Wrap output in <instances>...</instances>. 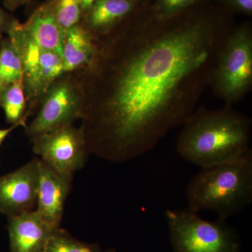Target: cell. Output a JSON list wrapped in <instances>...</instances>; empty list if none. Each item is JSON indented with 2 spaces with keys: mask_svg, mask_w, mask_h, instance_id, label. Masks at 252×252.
<instances>
[{
  "mask_svg": "<svg viewBox=\"0 0 252 252\" xmlns=\"http://www.w3.org/2000/svg\"><path fill=\"white\" fill-rule=\"evenodd\" d=\"M234 14L205 1L168 18L149 0L125 22L95 38L82 87L81 127L89 154L114 162L153 149L183 125L210 86Z\"/></svg>",
  "mask_w": 252,
  "mask_h": 252,
  "instance_id": "cell-1",
  "label": "cell"
},
{
  "mask_svg": "<svg viewBox=\"0 0 252 252\" xmlns=\"http://www.w3.org/2000/svg\"><path fill=\"white\" fill-rule=\"evenodd\" d=\"M182 126L177 152L201 168L230 161L251 150L252 119L233 106L197 107Z\"/></svg>",
  "mask_w": 252,
  "mask_h": 252,
  "instance_id": "cell-2",
  "label": "cell"
},
{
  "mask_svg": "<svg viewBox=\"0 0 252 252\" xmlns=\"http://www.w3.org/2000/svg\"><path fill=\"white\" fill-rule=\"evenodd\" d=\"M189 208L209 210L225 220L245 210L252 201V149L230 161L203 167L189 182Z\"/></svg>",
  "mask_w": 252,
  "mask_h": 252,
  "instance_id": "cell-3",
  "label": "cell"
},
{
  "mask_svg": "<svg viewBox=\"0 0 252 252\" xmlns=\"http://www.w3.org/2000/svg\"><path fill=\"white\" fill-rule=\"evenodd\" d=\"M252 86V25H235L220 49L212 69L210 86L225 105L233 106Z\"/></svg>",
  "mask_w": 252,
  "mask_h": 252,
  "instance_id": "cell-4",
  "label": "cell"
},
{
  "mask_svg": "<svg viewBox=\"0 0 252 252\" xmlns=\"http://www.w3.org/2000/svg\"><path fill=\"white\" fill-rule=\"evenodd\" d=\"M165 220L175 252H239L238 233L225 220H205L190 208L167 210Z\"/></svg>",
  "mask_w": 252,
  "mask_h": 252,
  "instance_id": "cell-5",
  "label": "cell"
},
{
  "mask_svg": "<svg viewBox=\"0 0 252 252\" xmlns=\"http://www.w3.org/2000/svg\"><path fill=\"white\" fill-rule=\"evenodd\" d=\"M9 36L16 46L22 66L23 83L27 101L26 119L37 112L41 99L51 84L64 74L59 54L41 48L18 21Z\"/></svg>",
  "mask_w": 252,
  "mask_h": 252,
  "instance_id": "cell-6",
  "label": "cell"
},
{
  "mask_svg": "<svg viewBox=\"0 0 252 252\" xmlns=\"http://www.w3.org/2000/svg\"><path fill=\"white\" fill-rule=\"evenodd\" d=\"M84 94L75 72L64 73L51 84L41 99L35 117L26 127L30 140L82 119Z\"/></svg>",
  "mask_w": 252,
  "mask_h": 252,
  "instance_id": "cell-7",
  "label": "cell"
},
{
  "mask_svg": "<svg viewBox=\"0 0 252 252\" xmlns=\"http://www.w3.org/2000/svg\"><path fill=\"white\" fill-rule=\"evenodd\" d=\"M34 153L58 171L74 175L85 165L89 152L81 127L66 124L31 140Z\"/></svg>",
  "mask_w": 252,
  "mask_h": 252,
  "instance_id": "cell-8",
  "label": "cell"
},
{
  "mask_svg": "<svg viewBox=\"0 0 252 252\" xmlns=\"http://www.w3.org/2000/svg\"><path fill=\"white\" fill-rule=\"evenodd\" d=\"M39 158L0 176V213L9 217L35 209L39 185Z\"/></svg>",
  "mask_w": 252,
  "mask_h": 252,
  "instance_id": "cell-9",
  "label": "cell"
},
{
  "mask_svg": "<svg viewBox=\"0 0 252 252\" xmlns=\"http://www.w3.org/2000/svg\"><path fill=\"white\" fill-rule=\"evenodd\" d=\"M73 177L74 175L58 171L39 158V185L34 210L53 229L60 228Z\"/></svg>",
  "mask_w": 252,
  "mask_h": 252,
  "instance_id": "cell-10",
  "label": "cell"
},
{
  "mask_svg": "<svg viewBox=\"0 0 252 252\" xmlns=\"http://www.w3.org/2000/svg\"><path fill=\"white\" fill-rule=\"evenodd\" d=\"M11 252H44L53 229L35 210L8 218Z\"/></svg>",
  "mask_w": 252,
  "mask_h": 252,
  "instance_id": "cell-11",
  "label": "cell"
},
{
  "mask_svg": "<svg viewBox=\"0 0 252 252\" xmlns=\"http://www.w3.org/2000/svg\"><path fill=\"white\" fill-rule=\"evenodd\" d=\"M147 0H96L81 23L95 38L106 35L129 19Z\"/></svg>",
  "mask_w": 252,
  "mask_h": 252,
  "instance_id": "cell-12",
  "label": "cell"
},
{
  "mask_svg": "<svg viewBox=\"0 0 252 252\" xmlns=\"http://www.w3.org/2000/svg\"><path fill=\"white\" fill-rule=\"evenodd\" d=\"M55 0H45L32 13L26 23L25 31L37 45L62 56L65 31L59 24L54 11Z\"/></svg>",
  "mask_w": 252,
  "mask_h": 252,
  "instance_id": "cell-13",
  "label": "cell"
},
{
  "mask_svg": "<svg viewBox=\"0 0 252 252\" xmlns=\"http://www.w3.org/2000/svg\"><path fill=\"white\" fill-rule=\"evenodd\" d=\"M95 36L80 23L65 32L62 49L63 72L81 70L91 64L96 52Z\"/></svg>",
  "mask_w": 252,
  "mask_h": 252,
  "instance_id": "cell-14",
  "label": "cell"
},
{
  "mask_svg": "<svg viewBox=\"0 0 252 252\" xmlns=\"http://www.w3.org/2000/svg\"><path fill=\"white\" fill-rule=\"evenodd\" d=\"M23 79L21 59L9 36L0 39V97L8 88Z\"/></svg>",
  "mask_w": 252,
  "mask_h": 252,
  "instance_id": "cell-15",
  "label": "cell"
},
{
  "mask_svg": "<svg viewBox=\"0 0 252 252\" xmlns=\"http://www.w3.org/2000/svg\"><path fill=\"white\" fill-rule=\"evenodd\" d=\"M0 107L10 125L21 124L24 128L27 126L28 120L25 117L27 101L23 79L16 81L3 93L0 97Z\"/></svg>",
  "mask_w": 252,
  "mask_h": 252,
  "instance_id": "cell-16",
  "label": "cell"
},
{
  "mask_svg": "<svg viewBox=\"0 0 252 252\" xmlns=\"http://www.w3.org/2000/svg\"><path fill=\"white\" fill-rule=\"evenodd\" d=\"M101 250L98 244L80 241L59 228L53 232L44 252H99Z\"/></svg>",
  "mask_w": 252,
  "mask_h": 252,
  "instance_id": "cell-17",
  "label": "cell"
},
{
  "mask_svg": "<svg viewBox=\"0 0 252 252\" xmlns=\"http://www.w3.org/2000/svg\"><path fill=\"white\" fill-rule=\"evenodd\" d=\"M54 11L59 24L65 32L80 23L84 15L81 0H55Z\"/></svg>",
  "mask_w": 252,
  "mask_h": 252,
  "instance_id": "cell-18",
  "label": "cell"
},
{
  "mask_svg": "<svg viewBox=\"0 0 252 252\" xmlns=\"http://www.w3.org/2000/svg\"><path fill=\"white\" fill-rule=\"evenodd\" d=\"M205 1L208 0H149V6L158 16L168 18Z\"/></svg>",
  "mask_w": 252,
  "mask_h": 252,
  "instance_id": "cell-19",
  "label": "cell"
},
{
  "mask_svg": "<svg viewBox=\"0 0 252 252\" xmlns=\"http://www.w3.org/2000/svg\"><path fill=\"white\" fill-rule=\"evenodd\" d=\"M220 5L233 14H240L252 16V0H210Z\"/></svg>",
  "mask_w": 252,
  "mask_h": 252,
  "instance_id": "cell-20",
  "label": "cell"
},
{
  "mask_svg": "<svg viewBox=\"0 0 252 252\" xmlns=\"http://www.w3.org/2000/svg\"><path fill=\"white\" fill-rule=\"evenodd\" d=\"M18 20L14 18L12 15L5 11L2 8L0 7V36L7 35L10 31L14 27L15 25L18 22Z\"/></svg>",
  "mask_w": 252,
  "mask_h": 252,
  "instance_id": "cell-21",
  "label": "cell"
},
{
  "mask_svg": "<svg viewBox=\"0 0 252 252\" xmlns=\"http://www.w3.org/2000/svg\"><path fill=\"white\" fill-rule=\"evenodd\" d=\"M32 0H3L5 7L11 11H15L18 8L30 4Z\"/></svg>",
  "mask_w": 252,
  "mask_h": 252,
  "instance_id": "cell-22",
  "label": "cell"
},
{
  "mask_svg": "<svg viewBox=\"0 0 252 252\" xmlns=\"http://www.w3.org/2000/svg\"><path fill=\"white\" fill-rule=\"evenodd\" d=\"M23 127L22 124H17L15 125L10 126V127H6V128H0V147H1V144L6 140V137L9 135V134L11 132H13L15 129L17 128L18 127Z\"/></svg>",
  "mask_w": 252,
  "mask_h": 252,
  "instance_id": "cell-23",
  "label": "cell"
},
{
  "mask_svg": "<svg viewBox=\"0 0 252 252\" xmlns=\"http://www.w3.org/2000/svg\"><path fill=\"white\" fill-rule=\"evenodd\" d=\"M81 1L82 3L83 8H84V14H85L96 0H81Z\"/></svg>",
  "mask_w": 252,
  "mask_h": 252,
  "instance_id": "cell-24",
  "label": "cell"
},
{
  "mask_svg": "<svg viewBox=\"0 0 252 252\" xmlns=\"http://www.w3.org/2000/svg\"><path fill=\"white\" fill-rule=\"evenodd\" d=\"M99 252H116V251L114 249L110 248L108 249V250H105V251H102V250H101V251Z\"/></svg>",
  "mask_w": 252,
  "mask_h": 252,
  "instance_id": "cell-25",
  "label": "cell"
},
{
  "mask_svg": "<svg viewBox=\"0 0 252 252\" xmlns=\"http://www.w3.org/2000/svg\"><path fill=\"white\" fill-rule=\"evenodd\" d=\"M2 36H0V39H1V38L2 37Z\"/></svg>",
  "mask_w": 252,
  "mask_h": 252,
  "instance_id": "cell-26",
  "label": "cell"
}]
</instances>
